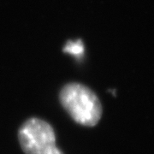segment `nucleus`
I'll return each instance as SVG.
<instances>
[{
	"label": "nucleus",
	"mask_w": 154,
	"mask_h": 154,
	"mask_svg": "<svg viewBox=\"0 0 154 154\" xmlns=\"http://www.w3.org/2000/svg\"><path fill=\"white\" fill-rule=\"evenodd\" d=\"M63 51L80 58L84 54V44L81 39L76 41H68L63 48Z\"/></svg>",
	"instance_id": "3"
},
{
	"label": "nucleus",
	"mask_w": 154,
	"mask_h": 154,
	"mask_svg": "<svg viewBox=\"0 0 154 154\" xmlns=\"http://www.w3.org/2000/svg\"><path fill=\"white\" fill-rule=\"evenodd\" d=\"M18 140L25 154H63L57 146L52 127L38 118H30L22 124Z\"/></svg>",
	"instance_id": "2"
},
{
	"label": "nucleus",
	"mask_w": 154,
	"mask_h": 154,
	"mask_svg": "<svg viewBox=\"0 0 154 154\" xmlns=\"http://www.w3.org/2000/svg\"><path fill=\"white\" fill-rule=\"evenodd\" d=\"M60 102L74 121L94 127L102 116V105L94 91L80 83H69L61 90Z\"/></svg>",
	"instance_id": "1"
}]
</instances>
